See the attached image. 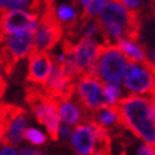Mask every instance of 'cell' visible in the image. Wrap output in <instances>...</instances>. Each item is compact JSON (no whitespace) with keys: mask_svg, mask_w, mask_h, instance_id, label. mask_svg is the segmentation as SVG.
<instances>
[{"mask_svg":"<svg viewBox=\"0 0 155 155\" xmlns=\"http://www.w3.org/2000/svg\"><path fill=\"white\" fill-rule=\"evenodd\" d=\"M73 96L90 114L106 105L104 96V82L92 73H84L74 80Z\"/></svg>","mask_w":155,"mask_h":155,"instance_id":"obj_6","label":"cell"},{"mask_svg":"<svg viewBox=\"0 0 155 155\" xmlns=\"http://www.w3.org/2000/svg\"><path fill=\"white\" fill-rule=\"evenodd\" d=\"M62 35L63 28L53 18L51 10L47 9L41 15L39 25L33 33L34 52L51 53L62 39Z\"/></svg>","mask_w":155,"mask_h":155,"instance_id":"obj_8","label":"cell"},{"mask_svg":"<svg viewBox=\"0 0 155 155\" xmlns=\"http://www.w3.org/2000/svg\"><path fill=\"white\" fill-rule=\"evenodd\" d=\"M69 141L77 155H95L98 148L96 122L88 119L74 126Z\"/></svg>","mask_w":155,"mask_h":155,"instance_id":"obj_11","label":"cell"},{"mask_svg":"<svg viewBox=\"0 0 155 155\" xmlns=\"http://www.w3.org/2000/svg\"><path fill=\"white\" fill-rule=\"evenodd\" d=\"M72 131H73L72 126L67 125V124H62L61 122L59 129H58V139H62V140H68V139H71Z\"/></svg>","mask_w":155,"mask_h":155,"instance_id":"obj_23","label":"cell"},{"mask_svg":"<svg viewBox=\"0 0 155 155\" xmlns=\"http://www.w3.org/2000/svg\"><path fill=\"white\" fill-rule=\"evenodd\" d=\"M150 62H151L153 64H155V51L151 53V61H150Z\"/></svg>","mask_w":155,"mask_h":155,"instance_id":"obj_29","label":"cell"},{"mask_svg":"<svg viewBox=\"0 0 155 155\" xmlns=\"http://www.w3.org/2000/svg\"><path fill=\"white\" fill-rule=\"evenodd\" d=\"M18 155H44L41 150L32 149V148H23Z\"/></svg>","mask_w":155,"mask_h":155,"instance_id":"obj_26","label":"cell"},{"mask_svg":"<svg viewBox=\"0 0 155 155\" xmlns=\"http://www.w3.org/2000/svg\"><path fill=\"white\" fill-rule=\"evenodd\" d=\"M9 4L10 0H0V13L9 10Z\"/></svg>","mask_w":155,"mask_h":155,"instance_id":"obj_28","label":"cell"},{"mask_svg":"<svg viewBox=\"0 0 155 155\" xmlns=\"http://www.w3.org/2000/svg\"><path fill=\"white\" fill-rule=\"evenodd\" d=\"M27 102L35 120L45 127L49 137L52 140H58L61 119L58 115L57 100L52 98L47 94L30 90L27 96Z\"/></svg>","mask_w":155,"mask_h":155,"instance_id":"obj_4","label":"cell"},{"mask_svg":"<svg viewBox=\"0 0 155 155\" xmlns=\"http://www.w3.org/2000/svg\"><path fill=\"white\" fill-rule=\"evenodd\" d=\"M102 45L104 43L100 41L84 38L76 42L64 41L63 48L67 53V59L62 67L66 73L73 80L81 74L92 73Z\"/></svg>","mask_w":155,"mask_h":155,"instance_id":"obj_2","label":"cell"},{"mask_svg":"<svg viewBox=\"0 0 155 155\" xmlns=\"http://www.w3.org/2000/svg\"><path fill=\"white\" fill-rule=\"evenodd\" d=\"M73 84L74 80L66 73L64 68L57 63H53L51 74L43 88L48 96L58 101V100L73 96Z\"/></svg>","mask_w":155,"mask_h":155,"instance_id":"obj_13","label":"cell"},{"mask_svg":"<svg viewBox=\"0 0 155 155\" xmlns=\"http://www.w3.org/2000/svg\"><path fill=\"white\" fill-rule=\"evenodd\" d=\"M24 139L33 145H43L47 143V135L37 127H27Z\"/></svg>","mask_w":155,"mask_h":155,"instance_id":"obj_21","label":"cell"},{"mask_svg":"<svg viewBox=\"0 0 155 155\" xmlns=\"http://www.w3.org/2000/svg\"><path fill=\"white\" fill-rule=\"evenodd\" d=\"M53 58L51 53L44 52H33L28 57V73L27 80L35 84V86L43 87L47 82L51 71L53 68Z\"/></svg>","mask_w":155,"mask_h":155,"instance_id":"obj_14","label":"cell"},{"mask_svg":"<svg viewBox=\"0 0 155 155\" xmlns=\"http://www.w3.org/2000/svg\"><path fill=\"white\" fill-rule=\"evenodd\" d=\"M41 15L27 10H6L0 13V37L34 30L39 25Z\"/></svg>","mask_w":155,"mask_h":155,"instance_id":"obj_10","label":"cell"},{"mask_svg":"<svg viewBox=\"0 0 155 155\" xmlns=\"http://www.w3.org/2000/svg\"><path fill=\"white\" fill-rule=\"evenodd\" d=\"M28 127L27 112L19 107L9 106L6 115L5 135L2 144L4 146H18L24 140V133Z\"/></svg>","mask_w":155,"mask_h":155,"instance_id":"obj_12","label":"cell"},{"mask_svg":"<svg viewBox=\"0 0 155 155\" xmlns=\"http://www.w3.org/2000/svg\"><path fill=\"white\" fill-rule=\"evenodd\" d=\"M53 18L62 28H71L80 20V12L78 9L69 4V3H61L53 10H51Z\"/></svg>","mask_w":155,"mask_h":155,"instance_id":"obj_17","label":"cell"},{"mask_svg":"<svg viewBox=\"0 0 155 155\" xmlns=\"http://www.w3.org/2000/svg\"><path fill=\"white\" fill-rule=\"evenodd\" d=\"M108 0H78V5L82 9V17L97 19Z\"/></svg>","mask_w":155,"mask_h":155,"instance_id":"obj_19","label":"cell"},{"mask_svg":"<svg viewBox=\"0 0 155 155\" xmlns=\"http://www.w3.org/2000/svg\"><path fill=\"white\" fill-rule=\"evenodd\" d=\"M150 96H151V98H154V100H155V88L153 90V92H151V95H150Z\"/></svg>","mask_w":155,"mask_h":155,"instance_id":"obj_30","label":"cell"},{"mask_svg":"<svg viewBox=\"0 0 155 155\" xmlns=\"http://www.w3.org/2000/svg\"><path fill=\"white\" fill-rule=\"evenodd\" d=\"M33 33L34 32L25 30V32L0 37V43H2L0 56L6 61L9 67H12V64L15 62H19L25 58L28 59V57L34 52Z\"/></svg>","mask_w":155,"mask_h":155,"instance_id":"obj_7","label":"cell"},{"mask_svg":"<svg viewBox=\"0 0 155 155\" xmlns=\"http://www.w3.org/2000/svg\"><path fill=\"white\" fill-rule=\"evenodd\" d=\"M117 110L122 127L131 131L145 144L155 145V121L151 116L149 97L127 95L119 102Z\"/></svg>","mask_w":155,"mask_h":155,"instance_id":"obj_1","label":"cell"},{"mask_svg":"<svg viewBox=\"0 0 155 155\" xmlns=\"http://www.w3.org/2000/svg\"><path fill=\"white\" fill-rule=\"evenodd\" d=\"M10 69L9 64L6 63V61L0 56V97L3 95V91L5 88V78H6V74L8 71Z\"/></svg>","mask_w":155,"mask_h":155,"instance_id":"obj_22","label":"cell"},{"mask_svg":"<svg viewBox=\"0 0 155 155\" xmlns=\"http://www.w3.org/2000/svg\"><path fill=\"white\" fill-rule=\"evenodd\" d=\"M116 47L122 52V54L130 62H145V61H148L146 59V54H145L144 48L136 42L135 38H130V37L121 38V39L116 43Z\"/></svg>","mask_w":155,"mask_h":155,"instance_id":"obj_18","label":"cell"},{"mask_svg":"<svg viewBox=\"0 0 155 155\" xmlns=\"http://www.w3.org/2000/svg\"><path fill=\"white\" fill-rule=\"evenodd\" d=\"M0 155H18V154L14 146H4L2 151H0Z\"/></svg>","mask_w":155,"mask_h":155,"instance_id":"obj_27","label":"cell"},{"mask_svg":"<svg viewBox=\"0 0 155 155\" xmlns=\"http://www.w3.org/2000/svg\"><path fill=\"white\" fill-rule=\"evenodd\" d=\"M119 2L126 8L127 10L137 13V9L140 8V0H119Z\"/></svg>","mask_w":155,"mask_h":155,"instance_id":"obj_24","label":"cell"},{"mask_svg":"<svg viewBox=\"0 0 155 155\" xmlns=\"http://www.w3.org/2000/svg\"><path fill=\"white\" fill-rule=\"evenodd\" d=\"M90 119L97 122L102 127H105L106 130H108V133L117 127H122L120 122L117 106H104L98 108L97 111L92 112L90 115Z\"/></svg>","mask_w":155,"mask_h":155,"instance_id":"obj_16","label":"cell"},{"mask_svg":"<svg viewBox=\"0 0 155 155\" xmlns=\"http://www.w3.org/2000/svg\"><path fill=\"white\" fill-rule=\"evenodd\" d=\"M58 115L62 124H67L69 126H77L90 119V112L84 110V107L77 101L74 96L62 98L57 101Z\"/></svg>","mask_w":155,"mask_h":155,"instance_id":"obj_15","label":"cell"},{"mask_svg":"<svg viewBox=\"0 0 155 155\" xmlns=\"http://www.w3.org/2000/svg\"><path fill=\"white\" fill-rule=\"evenodd\" d=\"M130 61L124 56L116 44H104L98 53L92 74L104 83H114L122 86V80Z\"/></svg>","mask_w":155,"mask_h":155,"instance_id":"obj_3","label":"cell"},{"mask_svg":"<svg viewBox=\"0 0 155 155\" xmlns=\"http://www.w3.org/2000/svg\"><path fill=\"white\" fill-rule=\"evenodd\" d=\"M122 87L129 95H151L155 88V64L150 61L130 62L122 80Z\"/></svg>","mask_w":155,"mask_h":155,"instance_id":"obj_5","label":"cell"},{"mask_svg":"<svg viewBox=\"0 0 155 155\" xmlns=\"http://www.w3.org/2000/svg\"><path fill=\"white\" fill-rule=\"evenodd\" d=\"M104 96L107 106H117L124 97V92L120 84L104 83Z\"/></svg>","mask_w":155,"mask_h":155,"instance_id":"obj_20","label":"cell"},{"mask_svg":"<svg viewBox=\"0 0 155 155\" xmlns=\"http://www.w3.org/2000/svg\"><path fill=\"white\" fill-rule=\"evenodd\" d=\"M137 155H155V145L143 144L139 146Z\"/></svg>","mask_w":155,"mask_h":155,"instance_id":"obj_25","label":"cell"},{"mask_svg":"<svg viewBox=\"0 0 155 155\" xmlns=\"http://www.w3.org/2000/svg\"><path fill=\"white\" fill-rule=\"evenodd\" d=\"M101 28L107 25H122L127 29H130L133 34L137 38V15L136 13H133L127 10L119 0H108L105 8L102 9L101 14L97 18Z\"/></svg>","mask_w":155,"mask_h":155,"instance_id":"obj_9","label":"cell"}]
</instances>
